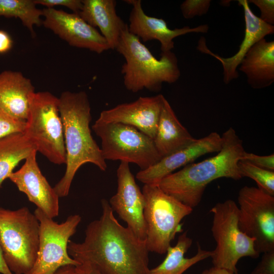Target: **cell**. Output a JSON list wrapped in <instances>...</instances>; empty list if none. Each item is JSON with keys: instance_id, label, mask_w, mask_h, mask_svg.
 <instances>
[{"instance_id": "cell-37", "label": "cell", "mask_w": 274, "mask_h": 274, "mask_svg": "<svg viewBox=\"0 0 274 274\" xmlns=\"http://www.w3.org/2000/svg\"><path fill=\"white\" fill-rule=\"evenodd\" d=\"M0 273L13 274L8 268L4 260L2 250L0 246Z\"/></svg>"}, {"instance_id": "cell-18", "label": "cell", "mask_w": 274, "mask_h": 274, "mask_svg": "<svg viewBox=\"0 0 274 274\" xmlns=\"http://www.w3.org/2000/svg\"><path fill=\"white\" fill-rule=\"evenodd\" d=\"M237 2L244 10L245 31L244 38L237 52L231 57H222L209 49L203 37L200 38L197 46L199 51L210 55L221 62L223 81L226 84L238 77L237 68L251 47L265 36L274 33V26L265 22L256 16L250 9L247 0H238Z\"/></svg>"}, {"instance_id": "cell-25", "label": "cell", "mask_w": 274, "mask_h": 274, "mask_svg": "<svg viewBox=\"0 0 274 274\" xmlns=\"http://www.w3.org/2000/svg\"><path fill=\"white\" fill-rule=\"evenodd\" d=\"M34 0H0V18H19L23 25L35 37V25L42 24L41 17L43 16V10L39 9Z\"/></svg>"}, {"instance_id": "cell-34", "label": "cell", "mask_w": 274, "mask_h": 274, "mask_svg": "<svg viewBox=\"0 0 274 274\" xmlns=\"http://www.w3.org/2000/svg\"><path fill=\"white\" fill-rule=\"evenodd\" d=\"M51 274H83L77 266L68 265L61 266Z\"/></svg>"}, {"instance_id": "cell-5", "label": "cell", "mask_w": 274, "mask_h": 274, "mask_svg": "<svg viewBox=\"0 0 274 274\" xmlns=\"http://www.w3.org/2000/svg\"><path fill=\"white\" fill-rule=\"evenodd\" d=\"M39 238V221L28 208L11 210L0 207V246L13 274H26L32 268Z\"/></svg>"}, {"instance_id": "cell-33", "label": "cell", "mask_w": 274, "mask_h": 274, "mask_svg": "<svg viewBox=\"0 0 274 274\" xmlns=\"http://www.w3.org/2000/svg\"><path fill=\"white\" fill-rule=\"evenodd\" d=\"M13 40L6 31L0 29V54L9 52L12 48Z\"/></svg>"}, {"instance_id": "cell-31", "label": "cell", "mask_w": 274, "mask_h": 274, "mask_svg": "<svg viewBox=\"0 0 274 274\" xmlns=\"http://www.w3.org/2000/svg\"><path fill=\"white\" fill-rule=\"evenodd\" d=\"M34 2L37 5L46 6V8H53L57 6H64L76 14H79L82 8L81 0H34Z\"/></svg>"}, {"instance_id": "cell-8", "label": "cell", "mask_w": 274, "mask_h": 274, "mask_svg": "<svg viewBox=\"0 0 274 274\" xmlns=\"http://www.w3.org/2000/svg\"><path fill=\"white\" fill-rule=\"evenodd\" d=\"M210 211L213 216L211 230L217 244L211 256L213 265L237 274L236 264L241 258L259 257L255 241L239 229L238 206L233 200L218 202Z\"/></svg>"}, {"instance_id": "cell-11", "label": "cell", "mask_w": 274, "mask_h": 274, "mask_svg": "<svg viewBox=\"0 0 274 274\" xmlns=\"http://www.w3.org/2000/svg\"><path fill=\"white\" fill-rule=\"evenodd\" d=\"M239 229L255 241L260 254L274 250V196L245 186L237 197Z\"/></svg>"}, {"instance_id": "cell-9", "label": "cell", "mask_w": 274, "mask_h": 274, "mask_svg": "<svg viewBox=\"0 0 274 274\" xmlns=\"http://www.w3.org/2000/svg\"><path fill=\"white\" fill-rule=\"evenodd\" d=\"M92 128L101 140L100 149L106 160L133 163L144 170L162 158L153 139L131 126L95 121Z\"/></svg>"}, {"instance_id": "cell-28", "label": "cell", "mask_w": 274, "mask_h": 274, "mask_svg": "<svg viewBox=\"0 0 274 274\" xmlns=\"http://www.w3.org/2000/svg\"><path fill=\"white\" fill-rule=\"evenodd\" d=\"M211 4L210 0H185L180 5V9L184 18L192 19L207 14Z\"/></svg>"}, {"instance_id": "cell-17", "label": "cell", "mask_w": 274, "mask_h": 274, "mask_svg": "<svg viewBox=\"0 0 274 274\" xmlns=\"http://www.w3.org/2000/svg\"><path fill=\"white\" fill-rule=\"evenodd\" d=\"M221 136L216 132L196 140L188 146L162 157L154 165L140 170L136 178L144 184L157 185L176 169L191 163L207 154L218 152L222 147Z\"/></svg>"}, {"instance_id": "cell-30", "label": "cell", "mask_w": 274, "mask_h": 274, "mask_svg": "<svg viewBox=\"0 0 274 274\" xmlns=\"http://www.w3.org/2000/svg\"><path fill=\"white\" fill-rule=\"evenodd\" d=\"M248 3L256 6L260 11L259 18L265 22L273 25L274 24V1L273 0H250Z\"/></svg>"}, {"instance_id": "cell-24", "label": "cell", "mask_w": 274, "mask_h": 274, "mask_svg": "<svg viewBox=\"0 0 274 274\" xmlns=\"http://www.w3.org/2000/svg\"><path fill=\"white\" fill-rule=\"evenodd\" d=\"M34 150H37L35 145L23 133L0 139V188L19 163Z\"/></svg>"}, {"instance_id": "cell-3", "label": "cell", "mask_w": 274, "mask_h": 274, "mask_svg": "<svg viewBox=\"0 0 274 274\" xmlns=\"http://www.w3.org/2000/svg\"><path fill=\"white\" fill-rule=\"evenodd\" d=\"M222 147L217 154L190 163L163 178L158 184L166 194L193 209L200 203L209 184L221 178L242 179L237 163L245 151L243 141L230 127L221 136Z\"/></svg>"}, {"instance_id": "cell-15", "label": "cell", "mask_w": 274, "mask_h": 274, "mask_svg": "<svg viewBox=\"0 0 274 274\" xmlns=\"http://www.w3.org/2000/svg\"><path fill=\"white\" fill-rule=\"evenodd\" d=\"M37 152L34 150L19 169L8 178L38 209L53 219L59 214V197L42 174L37 161Z\"/></svg>"}, {"instance_id": "cell-20", "label": "cell", "mask_w": 274, "mask_h": 274, "mask_svg": "<svg viewBox=\"0 0 274 274\" xmlns=\"http://www.w3.org/2000/svg\"><path fill=\"white\" fill-rule=\"evenodd\" d=\"M79 16L96 28L107 41L109 49L115 50L126 23L117 15L115 0H82Z\"/></svg>"}, {"instance_id": "cell-4", "label": "cell", "mask_w": 274, "mask_h": 274, "mask_svg": "<svg viewBox=\"0 0 274 274\" xmlns=\"http://www.w3.org/2000/svg\"><path fill=\"white\" fill-rule=\"evenodd\" d=\"M115 50L123 56V84L136 93L144 89L159 92L163 83L173 84L181 76L178 58L172 51L156 58L137 37L130 33L127 24L123 29Z\"/></svg>"}, {"instance_id": "cell-14", "label": "cell", "mask_w": 274, "mask_h": 274, "mask_svg": "<svg viewBox=\"0 0 274 274\" xmlns=\"http://www.w3.org/2000/svg\"><path fill=\"white\" fill-rule=\"evenodd\" d=\"M164 98L162 94L141 96L132 102L101 111L96 121L130 125L154 140Z\"/></svg>"}, {"instance_id": "cell-35", "label": "cell", "mask_w": 274, "mask_h": 274, "mask_svg": "<svg viewBox=\"0 0 274 274\" xmlns=\"http://www.w3.org/2000/svg\"><path fill=\"white\" fill-rule=\"evenodd\" d=\"M77 266L83 274H106L95 266L89 263H81Z\"/></svg>"}, {"instance_id": "cell-21", "label": "cell", "mask_w": 274, "mask_h": 274, "mask_svg": "<svg viewBox=\"0 0 274 274\" xmlns=\"http://www.w3.org/2000/svg\"><path fill=\"white\" fill-rule=\"evenodd\" d=\"M249 85L255 89L264 88L274 82V41L263 38L255 43L238 66Z\"/></svg>"}, {"instance_id": "cell-6", "label": "cell", "mask_w": 274, "mask_h": 274, "mask_svg": "<svg viewBox=\"0 0 274 274\" xmlns=\"http://www.w3.org/2000/svg\"><path fill=\"white\" fill-rule=\"evenodd\" d=\"M144 217L149 252L166 253L176 235L183 231L182 220L193 209L166 194L157 185L144 184Z\"/></svg>"}, {"instance_id": "cell-7", "label": "cell", "mask_w": 274, "mask_h": 274, "mask_svg": "<svg viewBox=\"0 0 274 274\" xmlns=\"http://www.w3.org/2000/svg\"><path fill=\"white\" fill-rule=\"evenodd\" d=\"M58 104V98L51 93L36 92L23 133L37 152L51 162L61 165L66 163V151Z\"/></svg>"}, {"instance_id": "cell-36", "label": "cell", "mask_w": 274, "mask_h": 274, "mask_svg": "<svg viewBox=\"0 0 274 274\" xmlns=\"http://www.w3.org/2000/svg\"><path fill=\"white\" fill-rule=\"evenodd\" d=\"M200 274H233L229 271L221 268L213 266L203 270Z\"/></svg>"}, {"instance_id": "cell-1", "label": "cell", "mask_w": 274, "mask_h": 274, "mask_svg": "<svg viewBox=\"0 0 274 274\" xmlns=\"http://www.w3.org/2000/svg\"><path fill=\"white\" fill-rule=\"evenodd\" d=\"M102 214L91 222L81 243L69 241L67 252L79 265L92 264L106 274H149L146 240L115 218L109 201L101 200Z\"/></svg>"}, {"instance_id": "cell-13", "label": "cell", "mask_w": 274, "mask_h": 274, "mask_svg": "<svg viewBox=\"0 0 274 274\" xmlns=\"http://www.w3.org/2000/svg\"><path fill=\"white\" fill-rule=\"evenodd\" d=\"M117 192L111 197L110 206L138 237L146 240L145 198L136 183L128 163L120 162L117 170Z\"/></svg>"}, {"instance_id": "cell-23", "label": "cell", "mask_w": 274, "mask_h": 274, "mask_svg": "<svg viewBox=\"0 0 274 274\" xmlns=\"http://www.w3.org/2000/svg\"><path fill=\"white\" fill-rule=\"evenodd\" d=\"M192 244V239L188 236L187 231H185L179 236L176 245L168 248L164 260L150 269L149 274H183L192 265L211 257L212 251L202 249L198 243L196 254L191 258L185 257Z\"/></svg>"}, {"instance_id": "cell-32", "label": "cell", "mask_w": 274, "mask_h": 274, "mask_svg": "<svg viewBox=\"0 0 274 274\" xmlns=\"http://www.w3.org/2000/svg\"><path fill=\"white\" fill-rule=\"evenodd\" d=\"M251 274H274V250L263 253L261 261Z\"/></svg>"}, {"instance_id": "cell-2", "label": "cell", "mask_w": 274, "mask_h": 274, "mask_svg": "<svg viewBox=\"0 0 274 274\" xmlns=\"http://www.w3.org/2000/svg\"><path fill=\"white\" fill-rule=\"evenodd\" d=\"M58 99L66 151V169L53 188L59 197H63L68 195L74 178L82 165L90 163L106 171L107 165L101 149L91 135V107L87 93L83 91H66Z\"/></svg>"}, {"instance_id": "cell-27", "label": "cell", "mask_w": 274, "mask_h": 274, "mask_svg": "<svg viewBox=\"0 0 274 274\" xmlns=\"http://www.w3.org/2000/svg\"><path fill=\"white\" fill-rule=\"evenodd\" d=\"M26 121L16 119L0 109V139L17 133H23Z\"/></svg>"}, {"instance_id": "cell-22", "label": "cell", "mask_w": 274, "mask_h": 274, "mask_svg": "<svg viewBox=\"0 0 274 274\" xmlns=\"http://www.w3.org/2000/svg\"><path fill=\"white\" fill-rule=\"evenodd\" d=\"M154 143L163 157L194 142V138L180 123L170 105L164 98Z\"/></svg>"}, {"instance_id": "cell-10", "label": "cell", "mask_w": 274, "mask_h": 274, "mask_svg": "<svg viewBox=\"0 0 274 274\" xmlns=\"http://www.w3.org/2000/svg\"><path fill=\"white\" fill-rule=\"evenodd\" d=\"M33 213L40 223L39 248L33 266L26 274H51L61 266L79 265L69 255L67 246L81 217L72 215L64 222L58 223L38 208Z\"/></svg>"}, {"instance_id": "cell-26", "label": "cell", "mask_w": 274, "mask_h": 274, "mask_svg": "<svg viewBox=\"0 0 274 274\" xmlns=\"http://www.w3.org/2000/svg\"><path fill=\"white\" fill-rule=\"evenodd\" d=\"M237 167L242 178H251L257 183L258 188L274 196V171L259 167L242 160L238 162Z\"/></svg>"}, {"instance_id": "cell-16", "label": "cell", "mask_w": 274, "mask_h": 274, "mask_svg": "<svg viewBox=\"0 0 274 274\" xmlns=\"http://www.w3.org/2000/svg\"><path fill=\"white\" fill-rule=\"evenodd\" d=\"M124 2L132 6L127 24L129 32L144 42L158 41L161 53L172 51L174 48V39L178 37L191 32L205 33L209 30L207 24L170 29L164 19L147 15L144 11L141 0Z\"/></svg>"}, {"instance_id": "cell-19", "label": "cell", "mask_w": 274, "mask_h": 274, "mask_svg": "<svg viewBox=\"0 0 274 274\" xmlns=\"http://www.w3.org/2000/svg\"><path fill=\"white\" fill-rule=\"evenodd\" d=\"M35 92L31 80L21 72L0 73V109L13 117L26 121Z\"/></svg>"}, {"instance_id": "cell-29", "label": "cell", "mask_w": 274, "mask_h": 274, "mask_svg": "<svg viewBox=\"0 0 274 274\" xmlns=\"http://www.w3.org/2000/svg\"><path fill=\"white\" fill-rule=\"evenodd\" d=\"M240 160L247 162L259 167L274 171L273 153L269 155L261 156L245 151L242 155Z\"/></svg>"}, {"instance_id": "cell-12", "label": "cell", "mask_w": 274, "mask_h": 274, "mask_svg": "<svg viewBox=\"0 0 274 274\" xmlns=\"http://www.w3.org/2000/svg\"><path fill=\"white\" fill-rule=\"evenodd\" d=\"M42 24L52 30L70 46L101 54L109 50L105 38L94 27L84 21L78 14L61 10L45 8Z\"/></svg>"}]
</instances>
